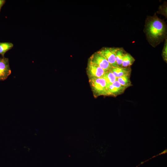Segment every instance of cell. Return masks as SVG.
I'll return each instance as SVG.
<instances>
[{"label": "cell", "instance_id": "6da1fadb", "mask_svg": "<svg viewBox=\"0 0 167 167\" xmlns=\"http://www.w3.org/2000/svg\"><path fill=\"white\" fill-rule=\"evenodd\" d=\"M147 35L152 41H158L164 36L166 28L163 21L156 16L151 17L146 26Z\"/></svg>", "mask_w": 167, "mask_h": 167}, {"label": "cell", "instance_id": "7a4b0ae2", "mask_svg": "<svg viewBox=\"0 0 167 167\" xmlns=\"http://www.w3.org/2000/svg\"><path fill=\"white\" fill-rule=\"evenodd\" d=\"M89 83L95 97L100 96H109L106 82L102 77L89 79Z\"/></svg>", "mask_w": 167, "mask_h": 167}, {"label": "cell", "instance_id": "3957f363", "mask_svg": "<svg viewBox=\"0 0 167 167\" xmlns=\"http://www.w3.org/2000/svg\"><path fill=\"white\" fill-rule=\"evenodd\" d=\"M89 61L107 71H110L113 67L105 58L98 52L93 54Z\"/></svg>", "mask_w": 167, "mask_h": 167}, {"label": "cell", "instance_id": "277c9868", "mask_svg": "<svg viewBox=\"0 0 167 167\" xmlns=\"http://www.w3.org/2000/svg\"><path fill=\"white\" fill-rule=\"evenodd\" d=\"M117 48L106 47L98 51L104 57L113 67H118L116 63L115 53Z\"/></svg>", "mask_w": 167, "mask_h": 167}, {"label": "cell", "instance_id": "5b68a950", "mask_svg": "<svg viewBox=\"0 0 167 167\" xmlns=\"http://www.w3.org/2000/svg\"><path fill=\"white\" fill-rule=\"evenodd\" d=\"M107 71L105 70L92 62L88 61L87 72L89 79L102 77Z\"/></svg>", "mask_w": 167, "mask_h": 167}, {"label": "cell", "instance_id": "8992f818", "mask_svg": "<svg viewBox=\"0 0 167 167\" xmlns=\"http://www.w3.org/2000/svg\"><path fill=\"white\" fill-rule=\"evenodd\" d=\"M11 73L9 60L3 57L0 58V81L6 79Z\"/></svg>", "mask_w": 167, "mask_h": 167}, {"label": "cell", "instance_id": "52a82bcc", "mask_svg": "<svg viewBox=\"0 0 167 167\" xmlns=\"http://www.w3.org/2000/svg\"><path fill=\"white\" fill-rule=\"evenodd\" d=\"M111 71L117 78L125 75H130L131 73L130 67H113Z\"/></svg>", "mask_w": 167, "mask_h": 167}, {"label": "cell", "instance_id": "ba28073f", "mask_svg": "<svg viewBox=\"0 0 167 167\" xmlns=\"http://www.w3.org/2000/svg\"><path fill=\"white\" fill-rule=\"evenodd\" d=\"M126 52L121 48H117L115 53V58L116 63L118 67H122V60Z\"/></svg>", "mask_w": 167, "mask_h": 167}, {"label": "cell", "instance_id": "9c48e42d", "mask_svg": "<svg viewBox=\"0 0 167 167\" xmlns=\"http://www.w3.org/2000/svg\"><path fill=\"white\" fill-rule=\"evenodd\" d=\"M135 61V59L130 54L126 53L122 60V67H129L134 63Z\"/></svg>", "mask_w": 167, "mask_h": 167}, {"label": "cell", "instance_id": "30bf717a", "mask_svg": "<svg viewBox=\"0 0 167 167\" xmlns=\"http://www.w3.org/2000/svg\"><path fill=\"white\" fill-rule=\"evenodd\" d=\"M102 78L105 81L107 86L112 84L117 80V78L115 76L111 70L107 71Z\"/></svg>", "mask_w": 167, "mask_h": 167}, {"label": "cell", "instance_id": "8fae6325", "mask_svg": "<svg viewBox=\"0 0 167 167\" xmlns=\"http://www.w3.org/2000/svg\"><path fill=\"white\" fill-rule=\"evenodd\" d=\"M130 75H125L117 78V80L125 88L131 86V83L130 79Z\"/></svg>", "mask_w": 167, "mask_h": 167}, {"label": "cell", "instance_id": "7c38bea8", "mask_svg": "<svg viewBox=\"0 0 167 167\" xmlns=\"http://www.w3.org/2000/svg\"><path fill=\"white\" fill-rule=\"evenodd\" d=\"M13 45L10 42H0V54L3 57L5 53L11 49Z\"/></svg>", "mask_w": 167, "mask_h": 167}, {"label": "cell", "instance_id": "4fadbf2b", "mask_svg": "<svg viewBox=\"0 0 167 167\" xmlns=\"http://www.w3.org/2000/svg\"><path fill=\"white\" fill-rule=\"evenodd\" d=\"M107 86L109 96H116L121 94L124 91L113 86L112 84Z\"/></svg>", "mask_w": 167, "mask_h": 167}, {"label": "cell", "instance_id": "5bb4252c", "mask_svg": "<svg viewBox=\"0 0 167 167\" xmlns=\"http://www.w3.org/2000/svg\"><path fill=\"white\" fill-rule=\"evenodd\" d=\"M167 42L165 40L164 47L162 51V56L164 61L167 62Z\"/></svg>", "mask_w": 167, "mask_h": 167}, {"label": "cell", "instance_id": "9a60e30c", "mask_svg": "<svg viewBox=\"0 0 167 167\" xmlns=\"http://www.w3.org/2000/svg\"><path fill=\"white\" fill-rule=\"evenodd\" d=\"M113 86L119 88V89L125 91L126 89L125 87L122 86L119 83L117 80H116L112 84Z\"/></svg>", "mask_w": 167, "mask_h": 167}, {"label": "cell", "instance_id": "2e32d148", "mask_svg": "<svg viewBox=\"0 0 167 167\" xmlns=\"http://www.w3.org/2000/svg\"><path fill=\"white\" fill-rule=\"evenodd\" d=\"M5 2L4 0H0V11L2 6L4 4Z\"/></svg>", "mask_w": 167, "mask_h": 167}]
</instances>
